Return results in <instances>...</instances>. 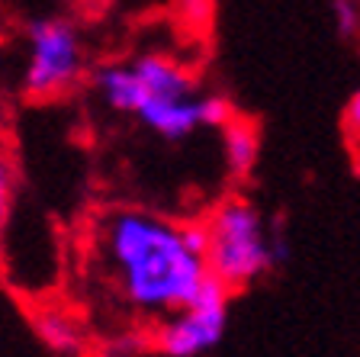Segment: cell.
<instances>
[{
  "label": "cell",
  "mask_w": 360,
  "mask_h": 357,
  "mask_svg": "<svg viewBox=\"0 0 360 357\" xmlns=\"http://www.w3.org/2000/svg\"><path fill=\"white\" fill-rule=\"evenodd\" d=\"M331 13H335V26L341 39H354L360 32V7L351 0H338L331 4Z\"/></svg>",
  "instance_id": "8fae6325"
},
{
  "label": "cell",
  "mask_w": 360,
  "mask_h": 357,
  "mask_svg": "<svg viewBox=\"0 0 360 357\" xmlns=\"http://www.w3.org/2000/svg\"><path fill=\"white\" fill-rule=\"evenodd\" d=\"M225 161H229V171L235 177H245L257 161V132L248 119L235 116L229 126H225Z\"/></svg>",
  "instance_id": "52a82bcc"
},
{
  "label": "cell",
  "mask_w": 360,
  "mask_h": 357,
  "mask_svg": "<svg viewBox=\"0 0 360 357\" xmlns=\"http://www.w3.org/2000/svg\"><path fill=\"white\" fill-rule=\"evenodd\" d=\"M26 42H30V61L22 71V87L30 90L32 97H55L81 77V36L68 20L39 16L30 23Z\"/></svg>",
  "instance_id": "3957f363"
},
{
  "label": "cell",
  "mask_w": 360,
  "mask_h": 357,
  "mask_svg": "<svg viewBox=\"0 0 360 357\" xmlns=\"http://www.w3.org/2000/svg\"><path fill=\"white\" fill-rule=\"evenodd\" d=\"M39 335L52 344L55 351H77L81 344V328L75 319H68L65 313H42L39 315Z\"/></svg>",
  "instance_id": "ba28073f"
},
{
  "label": "cell",
  "mask_w": 360,
  "mask_h": 357,
  "mask_svg": "<svg viewBox=\"0 0 360 357\" xmlns=\"http://www.w3.org/2000/svg\"><path fill=\"white\" fill-rule=\"evenodd\" d=\"M10 216H13V164L0 149V248L10 229Z\"/></svg>",
  "instance_id": "9c48e42d"
},
{
  "label": "cell",
  "mask_w": 360,
  "mask_h": 357,
  "mask_svg": "<svg viewBox=\"0 0 360 357\" xmlns=\"http://www.w3.org/2000/svg\"><path fill=\"white\" fill-rule=\"evenodd\" d=\"M206 268L225 290H241L286 254L280 232H267L261 209L245 196H229L206 219Z\"/></svg>",
  "instance_id": "7a4b0ae2"
},
{
  "label": "cell",
  "mask_w": 360,
  "mask_h": 357,
  "mask_svg": "<svg viewBox=\"0 0 360 357\" xmlns=\"http://www.w3.org/2000/svg\"><path fill=\"white\" fill-rule=\"evenodd\" d=\"M345 123H347V132H351L354 142H360V90L351 97V104H347L345 110Z\"/></svg>",
  "instance_id": "7c38bea8"
},
{
  "label": "cell",
  "mask_w": 360,
  "mask_h": 357,
  "mask_svg": "<svg viewBox=\"0 0 360 357\" xmlns=\"http://www.w3.org/2000/svg\"><path fill=\"white\" fill-rule=\"evenodd\" d=\"M135 81L142 87V106L151 100H180L193 97V81L177 61L165 58V55H139L135 61H129ZM139 106V110H142Z\"/></svg>",
  "instance_id": "5b68a950"
},
{
  "label": "cell",
  "mask_w": 360,
  "mask_h": 357,
  "mask_svg": "<svg viewBox=\"0 0 360 357\" xmlns=\"http://www.w3.org/2000/svg\"><path fill=\"white\" fill-rule=\"evenodd\" d=\"M142 123L151 132L165 135V139L177 142L187 139L190 132L202 126L200 119V97H180V100H151L139 110Z\"/></svg>",
  "instance_id": "8992f818"
},
{
  "label": "cell",
  "mask_w": 360,
  "mask_h": 357,
  "mask_svg": "<svg viewBox=\"0 0 360 357\" xmlns=\"http://www.w3.org/2000/svg\"><path fill=\"white\" fill-rule=\"evenodd\" d=\"M94 258L116 296L142 315L187 309L212 280L206 225L174 223L145 209H110L94 225Z\"/></svg>",
  "instance_id": "6da1fadb"
},
{
  "label": "cell",
  "mask_w": 360,
  "mask_h": 357,
  "mask_svg": "<svg viewBox=\"0 0 360 357\" xmlns=\"http://www.w3.org/2000/svg\"><path fill=\"white\" fill-rule=\"evenodd\" d=\"M200 119H202V126H222L225 129L235 119V110L225 97H200Z\"/></svg>",
  "instance_id": "30bf717a"
},
{
  "label": "cell",
  "mask_w": 360,
  "mask_h": 357,
  "mask_svg": "<svg viewBox=\"0 0 360 357\" xmlns=\"http://www.w3.org/2000/svg\"><path fill=\"white\" fill-rule=\"evenodd\" d=\"M225 325H229V290L210 280L187 309L167 315L158 325L155 344L167 357H196L222 342Z\"/></svg>",
  "instance_id": "277c9868"
}]
</instances>
